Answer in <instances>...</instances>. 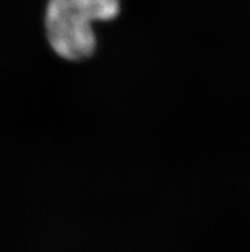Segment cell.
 Returning a JSON list of instances; mask_svg holds the SVG:
<instances>
[{
	"instance_id": "6da1fadb",
	"label": "cell",
	"mask_w": 250,
	"mask_h": 252,
	"mask_svg": "<svg viewBox=\"0 0 250 252\" xmlns=\"http://www.w3.org/2000/svg\"><path fill=\"white\" fill-rule=\"evenodd\" d=\"M119 0H49L46 35L53 50L68 61L91 57L96 48L92 23L119 14Z\"/></svg>"
}]
</instances>
